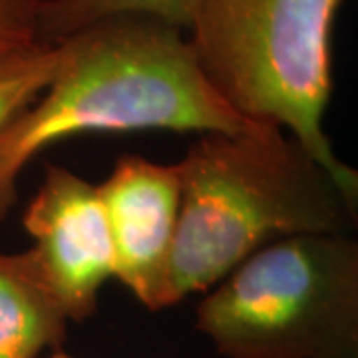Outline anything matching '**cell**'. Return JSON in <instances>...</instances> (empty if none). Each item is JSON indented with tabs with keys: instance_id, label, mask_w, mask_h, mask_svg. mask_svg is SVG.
Returning a JSON list of instances; mask_svg holds the SVG:
<instances>
[{
	"instance_id": "2",
	"label": "cell",
	"mask_w": 358,
	"mask_h": 358,
	"mask_svg": "<svg viewBox=\"0 0 358 358\" xmlns=\"http://www.w3.org/2000/svg\"><path fill=\"white\" fill-rule=\"evenodd\" d=\"M176 166L181 203L162 308L207 293L273 241L357 229V199L277 126L199 134Z\"/></svg>"
},
{
	"instance_id": "10",
	"label": "cell",
	"mask_w": 358,
	"mask_h": 358,
	"mask_svg": "<svg viewBox=\"0 0 358 358\" xmlns=\"http://www.w3.org/2000/svg\"><path fill=\"white\" fill-rule=\"evenodd\" d=\"M40 0H0V50L36 40Z\"/></svg>"
},
{
	"instance_id": "1",
	"label": "cell",
	"mask_w": 358,
	"mask_h": 358,
	"mask_svg": "<svg viewBox=\"0 0 358 358\" xmlns=\"http://www.w3.org/2000/svg\"><path fill=\"white\" fill-rule=\"evenodd\" d=\"M58 70L0 134V223L18 178L58 141L100 131H241L245 122L207 84L183 30L143 14H115L56 42Z\"/></svg>"
},
{
	"instance_id": "3",
	"label": "cell",
	"mask_w": 358,
	"mask_h": 358,
	"mask_svg": "<svg viewBox=\"0 0 358 358\" xmlns=\"http://www.w3.org/2000/svg\"><path fill=\"white\" fill-rule=\"evenodd\" d=\"M345 0H197L185 32L207 84L245 122L301 141L358 201V171L324 134Z\"/></svg>"
},
{
	"instance_id": "5",
	"label": "cell",
	"mask_w": 358,
	"mask_h": 358,
	"mask_svg": "<svg viewBox=\"0 0 358 358\" xmlns=\"http://www.w3.org/2000/svg\"><path fill=\"white\" fill-rule=\"evenodd\" d=\"M34 239L30 253L70 322L98 310V296L114 279L115 261L98 185L58 164L44 166V179L22 215Z\"/></svg>"
},
{
	"instance_id": "8",
	"label": "cell",
	"mask_w": 358,
	"mask_h": 358,
	"mask_svg": "<svg viewBox=\"0 0 358 358\" xmlns=\"http://www.w3.org/2000/svg\"><path fill=\"white\" fill-rule=\"evenodd\" d=\"M197 0H40L36 40L56 44L115 14H143L187 32Z\"/></svg>"
},
{
	"instance_id": "11",
	"label": "cell",
	"mask_w": 358,
	"mask_h": 358,
	"mask_svg": "<svg viewBox=\"0 0 358 358\" xmlns=\"http://www.w3.org/2000/svg\"><path fill=\"white\" fill-rule=\"evenodd\" d=\"M42 358H74V357L66 355V352H62V350H54V352H50V355H44Z\"/></svg>"
},
{
	"instance_id": "6",
	"label": "cell",
	"mask_w": 358,
	"mask_h": 358,
	"mask_svg": "<svg viewBox=\"0 0 358 358\" xmlns=\"http://www.w3.org/2000/svg\"><path fill=\"white\" fill-rule=\"evenodd\" d=\"M98 189L114 247V279L140 305L162 310L181 203L178 166L126 154Z\"/></svg>"
},
{
	"instance_id": "4",
	"label": "cell",
	"mask_w": 358,
	"mask_h": 358,
	"mask_svg": "<svg viewBox=\"0 0 358 358\" xmlns=\"http://www.w3.org/2000/svg\"><path fill=\"white\" fill-rule=\"evenodd\" d=\"M195 329L223 358H358V241L301 233L211 287Z\"/></svg>"
},
{
	"instance_id": "7",
	"label": "cell",
	"mask_w": 358,
	"mask_h": 358,
	"mask_svg": "<svg viewBox=\"0 0 358 358\" xmlns=\"http://www.w3.org/2000/svg\"><path fill=\"white\" fill-rule=\"evenodd\" d=\"M68 324L30 249L0 253V358H42L60 350Z\"/></svg>"
},
{
	"instance_id": "9",
	"label": "cell",
	"mask_w": 358,
	"mask_h": 358,
	"mask_svg": "<svg viewBox=\"0 0 358 358\" xmlns=\"http://www.w3.org/2000/svg\"><path fill=\"white\" fill-rule=\"evenodd\" d=\"M58 62V44L30 42L0 50V134L48 88Z\"/></svg>"
}]
</instances>
